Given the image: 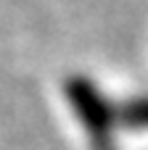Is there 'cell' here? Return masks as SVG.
Returning <instances> with one entry per match:
<instances>
[{
	"label": "cell",
	"mask_w": 148,
	"mask_h": 150,
	"mask_svg": "<svg viewBox=\"0 0 148 150\" xmlns=\"http://www.w3.org/2000/svg\"><path fill=\"white\" fill-rule=\"evenodd\" d=\"M69 100L79 116V121L90 132V142L95 150H114V113L111 105L103 100L98 87L87 79L69 82Z\"/></svg>",
	"instance_id": "obj_1"
},
{
	"label": "cell",
	"mask_w": 148,
	"mask_h": 150,
	"mask_svg": "<svg viewBox=\"0 0 148 150\" xmlns=\"http://www.w3.org/2000/svg\"><path fill=\"white\" fill-rule=\"evenodd\" d=\"M124 121L130 127H148V98H138L135 103L127 105Z\"/></svg>",
	"instance_id": "obj_2"
}]
</instances>
